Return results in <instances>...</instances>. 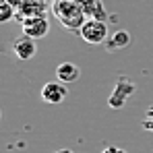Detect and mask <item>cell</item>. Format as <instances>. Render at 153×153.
Listing matches in <instances>:
<instances>
[{
  "instance_id": "6da1fadb",
  "label": "cell",
  "mask_w": 153,
  "mask_h": 153,
  "mask_svg": "<svg viewBox=\"0 0 153 153\" xmlns=\"http://www.w3.org/2000/svg\"><path fill=\"white\" fill-rule=\"evenodd\" d=\"M50 8H52V15L58 19V23L68 31L79 33L83 23L87 21V17H85L83 8L79 6L76 0H56Z\"/></svg>"
},
{
  "instance_id": "7a4b0ae2",
  "label": "cell",
  "mask_w": 153,
  "mask_h": 153,
  "mask_svg": "<svg viewBox=\"0 0 153 153\" xmlns=\"http://www.w3.org/2000/svg\"><path fill=\"white\" fill-rule=\"evenodd\" d=\"M108 33H110V31H108L105 21H100V19H87V21L83 23V27H81V31H79V35L83 37V42H87V44H91V46L105 44V39L110 37Z\"/></svg>"
},
{
  "instance_id": "3957f363",
  "label": "cell",
  "mask_w": 153,
  "mask_h": 153,
  "mask_svg": "<svg viewBox=\"0 0 153 153\" xmlns=\"http://www.w3.org/2000/svg\"><path fill=\"white\" fill-rule=\"evenodd\" d=\"M134 89H137V87H134V83H132L126 75H122V76H120V81L116 83L114 91L110 93L108 105H110V108H116V110H118V108H122V105L126 103V100L134 93Z\"/></svg>"
},
{
  "instance_id": "277c9868",
  "label": "cell",
  "mask_w": 153,
  "mask_h": 153,
  "mask_svg": "<svg viewBox=\"0 0 153 153\" xmlns=\"http://www.w3.org/2000/svg\"><path fill=\"white\" fill-rule=\"evenodd\" d=\"M21 27H23L25 35L33 37V39H42L50 31V21H48L46 15H42V17H25V19H21Z\"/></svg>"
},
{
  "instance_id": "5b68a950",
  "label": "cell",
  "mask_w": 153,
  "mask_h": 153,
  "mask_svg": "<svg viewBox=\"0 0 153 153\" xmlns=\"http://www.w3.org/2000/svg\"><path fill=\"white\" fill-rule=\"evenodd\" d=\"M68 97V89L62 81H50L42 87V100L46 103H62Z\"/></svg>"
},
{
  "instance_id": "8992f818",
  "label": "cell",
  "mask_w": 153,
  "mask_h": 153,
  "mask_svg": "<svg viewBox=\"0 0 153 153\" xmlns=\"http://www.w3.org/2000/svg\"><path fill=\"white\" fill-rule=\"evenodd\" d=\"M13 52H15V56L19 58V60H31L35 54H37V44H35V39L33 37H29V35H21V37H17L15 42H13Z\"/></svg>"
},
{
  "instance_id": "52a82bcc",
  "label": "cell",
  "mask_w": 153,
  "mask_h": 153,
  "mask_svg": "<svg viewBox=\"0 0 153 153\" xmlns=\"http://www.w3.org/2000/svg\"><path fill=\"white\" fill-rule=\"evenodd\" d=\"M48 13V2L46 0H23V6L19 8V19L25 17H42Z\"/></svg>"
},
{
  "instance_id": "ba28073f",
  "label": "cell",
  "mask_w": 153,
  "mask_h": 153,
  "mask_svg": "<svg viewBox=\"0 0 153 153\" xmlns=\"http://www.w3.org/2000/svg\"><path fill=\"white\" fill-rule=\"evenodd\" d=\"M76 2L83 8V13H85L87 19H100V21H105L108 19V13L103 8L102 0H76Z\"/></svg>"
},
{
  "instance_id": "9c48e42d",
  "label": "cell",
  "mask_w": 153,
  "mask_h": 153,
  "mask_svg": "<svg viewBox=\"0 0 153 153\" xmlns=\"http://www.w3.org/2000/svg\"><path fill=\"white\" fill-rule=\"evenodd\" d=\"M130 33L126 29H120L116 33H112L108 39H105V50L108 52H116V50H122V48H128L130 46Z\"/></svg>"
},
{
  "instance_id": "30bf717a",
  "label": "cell",
  "mask_w": 153,
  "mask_h": 153,
  "mask_svg": "<svg viewBox=\"0 0 153 153\" xmlns=\"http://www.w3.org/2000/svg\"><path fill=\"white\" fill-rule=\"evenodd\" d=\"M81 76V71L75 62H62L56 66V79L62 81V83H73Z\"/></svg>"
},
{
  "instance_id": "8fae6325",
  "label": "cell",
  "mask_w": 153,
  "mask_h": 153,
  "mask_svg": "<svg viewBox=\"0 0 153 153\" xmlns=\"http://www.w3.org/2000/svg\"><path fill=\"white\" fill-rule=\"evenodd\" d=\"M17 8L13 6V4H8L6 0H2L0 2V21L2 23H6V21H10V19H17Z\"/></svg>"
},
{
  "instance_id": "7c38bea8",
  "label": "cell",
  "mask_w": 153,
  "mask_h": 153,
  "mask_svg": "<svg viewBox=\"0 0 153 153\" xmlns=\"http://www.w3.org/2000/svg\"><path fill=\"white\" fill-rule=\"evenodd\" d=\"M143 128H147V130H151V132H153V108H149V110H147V114H145Z\"/></svg>"
},
{
  "instance_id": "4fadbf2b",
  "label": "cell",
  "mask_w": 153,
  "mask_h": 153,
  "mask_svg": "<svg viewBox=\"0 0 153 153\" xmlns=\"http://www.w3.org/2000/svg\"><path fill=\"white\" fill-rule=\"evenodd\" d=\"M103 153H126V151L120 147H108V149H103Z\"/></svg>"
},
{
  "instance_id": "5bb4252c",
  "label": "cell",
  "mask_w": 153,
  "mask_h": 153,
  "mask_svg": "<svg viewBox=\"0 0 153 153\" xmlns=\"http://www.w3.org/2000/svg\"><path fill=\"white\" fill-rule=\"evenodd\" d=\"M6 2H8V4H13V6L17 8V13H19V8L23 6V0H6Z\"/></svg>"
},
{
  "instance_id": "9a60e30c",
  "label": "cell",
  "mask_w": 153,
  "mask_h": 153,
  "mask_svg": "<svg viewBox=\"0 0 153 153\" xmlns=\"http://www.w3.org/2000/svg\"><path fill=\"white\" fill-rule=\"evenodd\" d=\"M54 153H73L71 149H58V151H54Z\"/></svg>"
},
{
  "instance_id": "2e32d148",
  "label": "cell",
  "mask_w": 153,
  "mask_h": 153,
  "mask_svg": "<svg viewBox=\"0 0 153 153\" xmlns=\"http://www.w3.org/2000/svg\"><path fill=\"white\" fill-rule=\"evenodd\" d=\"M46 2H48V4H50V6H52V4H54V2H56V0H46Z\"/></svg>"
}]
</instances>
